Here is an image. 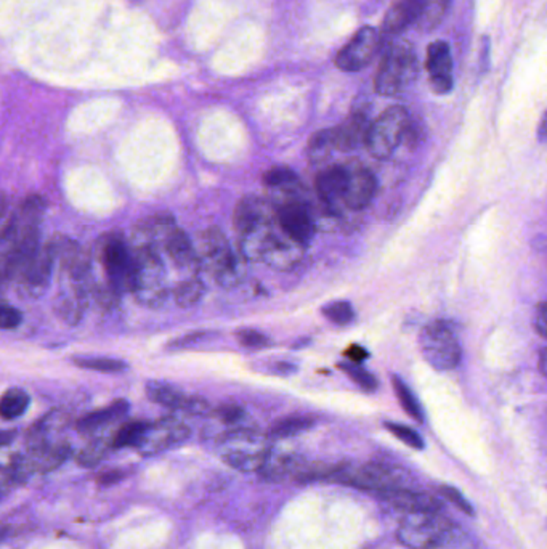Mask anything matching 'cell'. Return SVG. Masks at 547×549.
<instances>
[{
  "label": "cell",
  "instance_id": "obj_1",
  "mask_svg": "<svg viewBox=\"0 0 547 549\" xmlns=\"http://www.w3.org/2000/svg\"><path fill=\"white\" fill-rule=\"evenodd\" d=\"M222 459L233 469L241 472L261 471L271 451L269 435L247 427H235L220 439Z\"/></svg>",
  "mask_w": 547,
  "mask_h": 549
},
{
  "label": "cell",
  "instance_id": "obj_2",
  "mask_svg": "<svg viewBox=\"0 0 547 549\" xmlns=\"http://www.w3.org/2000/svg\"><path fill=\"white\" fill-rule=\"evenodd\" d=\"M453 534V524L440 510L406 512L398 527V540L411 549L443 546Z\"/></svg>",
  "mask_w": 547,
  "mask_h": 549
},
{
  "label": "cell",
  "instance_id": "obj_3",
  "mask_svg": "<svg viewBox=\"0 0 547 549\" xmlns=\"http://www.w3.org/2000/svg\"><path fill=\"white\" fill-rule=\"evenodd\" d=\"M200 263L208 265L217 283L225 287H236L244 279V262L233 254L228 241L218 228H209L201 235Z\"/></svg>",
  "mask_w": 547,
  "mask_h": 549
},
{
  "label": "cell",
  "instance_id": "obj_4",
  "mask_svg": "<svg viewBox=\"0 0 547 549\" xmlns=\"http://www.w3.org/2000/svg\"><path fill=\"white\" fill-rule=\"evenodd\" d=\"M411 119L403 107H390L380 116L371 123L364 145L371 155L378 159H389L400 147L401 142L408 137Z\"/></svg>",
  "mask_w": 547,
  "mask_h": 549
},
{
  "label": "cell",
  "instance_id": "obj_5",
  "mask_svg": "<svg viewBox=\"0 0 547 549\" xmlns=\"http://www.w3.org/2000/svg\"><path fill=\"white\" fill-rule=\"evenodd\" d=\"M425 362L437 372H451L461 364V346L455 331L443 322H432L419 336Z\"/></svg>",
  "mask_w": 547,
  "mask_h": 549
},
{
  "label": "cell",
  "instance_id": "obj_6",
  "mask_svg": "<svg viewBox=\"0 0 547 549\" xmlns=\"http://www.w3.org/2000/svg\"><path fill=\"white\" fill-rule=\"evenodd\" d=\"M416 56L406 46H395L387 52L374 79V90L384 97L403 92L416 78Z\"/></svg>",
  "mask_w": 547,
  "mask_h": 549
},
{
  "label": "cell",
  "instance_id": "obj_7",
  "mask_svg": "<svg viewBox=\"0 0 547 549\" xmlns=\"http://www.w3.org/2000/svg\"><path fill=\"white\" fill-rule=\"evenodd\" d=\"M100 259L107 273L108 287L117 296L133 289V281H135L133 255L131 248L119 235H108L103 238Z\"/></svg>",
  "mask_w": 547,
  "mask_h": 549
},
{
  "label": "cell",
  "instance_id": "obj_8",
  "mask_svg": "<svg viewBox=\"0 0 547 549\" xmlns=\"http://www.w3.org/2000/svg\"><path fill=\"white\" fill-rule=\"evenodd\" d=\"M331 480L347 484L352 487L376 490V492H389L393 488H398L400 477L382 465H366L360 468L350 466H336L331 474Z\"/></svg>",
  "mask_w": 547,
  "mask_h": 549
},
{
  "label": "cell",
  "instance_id": "obj_9",
  "mask_svg": "<svg viewBox=\"0 0 547 549\" xmlns=\"http://www.w3.org/2000/svg\"><path fill=\"white\" fill-rule=\"evenodd\" d=\"M380 47V36L374 28L364 26L348 40L347 46L342 47L336 56V66L346 73L362 71L370 64L378 55Z\"/></svg>",
  "mask_w": 547,
  "mask_h": 549
},
{
  "label": "cell",
  "instance_id": "obj_10",
  "mask_svg": "<svg viewBox=\"0 0 547 549\" xmlns=\"http://www.w3.org/2000/svg\"><path fill=\"white\" fill-rule=\"evenodd\" d=\"M55 262H56V254L54 244L52 241H47L44 246H39L36 254L32 255L31 261L24 267L21 275L18 277L24 295L30 297H40L46 293L47 287H50Z\"/></svg>",
  "mask_w": 547,
  "mask_h": 549
},
{
  "label": "cell",
  "instance_id": "obj_11",
  "mask_svg": "<svg viewBox=\"0 0 547 549\" xmlns=\"http://www.w3.org/2000/svg\"><path fill=\"white\" fill-rule=\"evenodd\" d=\"M190 437V429L178 419L164 418L158 423H148L145 433L135 449L141 455H156L164 450L184 443Z\"/></svg>",
  "mask_w": 547,
  "mask_h": 549
},
{
  "label": "cell",
  "instance_id": "obj_12",
  "mask_svg": "<svg viewBox=\"0 0 547 549\" xmlns=\"http://www.w3.org/2000/svg\"><path fill=\"white\" fill-rule=\"evenodd\" d=\"M277 222L279 230L299 244L309 243L315 232L310 210L299 202H285L277 210Z\"/></svg>",
  "mask_w": 547,
  "mask_h": 549
},
{
  "label": "cell",
  "instance_id": "obj_13",
  "mask_svg": "<svg viewBox=\"0 0 547 549\" xmlns=\"http://www.w3.org/2000/svg\"><path fill=\"white\" fill-rule=\"evenodd\" d=\"M71 449L68 443H56V445H40L36 449H31L30 455L18 458L13 463V472L16 476H24L28 472H46L54 471L58 466L66 461L70 457Z\"/></svg>",
  "mask_w": 547,
  "mask_h": 549
},
{
  "label": "cell",
  "instance_id": "obj_14",
  "mask_svg": "<svg viewBox=\"0 0 547 549\" xmlns=\"http://www.w3.org/2000/svg\"><path fill=\"white\" fill-rule=\"evenodd\" d=\"M425 68L431 78L433 92L445 95L451 92L455 79H453V58L449 52V46L443 40H437L429 46Z\"/></svg>",
  "mask_w": 547,
  "mask_h": 549
},
{
  "label": "cell",
  "instance_id": "obj_15",
  "mask_svg": "<svg viewBox=\"0 0 547 549\" xmlns=\"http://www.w3.org/2000/svg\"><path fill=\"white\" fill-rule=\"evenodd\" d=\"M147 394L153 402L167 407L170 410H182L192 415H208L210 411L208 400L192 397L166 382H148Z\"/></svg>",
  "mask_w": 547,
  "mask_h": 549
},
{
  "label": "cell",
  "instance_id": "obj_16",
  "mask_svg": "<svg viewBox=\"0 0 547 549\" xmlns=\"http://www.w3.org/2000/svg\"><path fill=\"white\" fill-rule=\"evenodd\" d=\"M302 254H303V244L295 243L289 236H286L281 230L275 228L270 243L263 253L262 262L270 265L275 270H289L301 261Z\"/></svg>",
  "mask_w": 547,
  "mask_h": 549
},
{
  "label": "cell",
  "instance_id": "obj_17",
  "mask_svg": "<svg viewBox=\"0 0 547 549\" xmlns=\"http://www.w3.org/2000/svg\"><path fill=\"white\" fill-rule=\"evenodd\" d=\"M378 188V180L370 170L363 167L348 169L347 186L342 202L354 210H362L372 202Z\"/></svg>",
  "mask_w": 547,
  "mask_h": 549
},
{
  "label": "cell",
  "instance_id": "obj_18",
  "mask_svg": "<svg viewBox=\"0 0 547 549\" xmlns=\"http://www.w3.org/2000/svg\"><path fill=\"white\" fill-rule=\"evenodd\" d=\"M425 4L427 0H397L387 12L382 23V32L386 36H397L405 31L421 18Z\"/></svg>",
  "mask_w": 547,
  "mask_h": 549
},
{
  "label": "cell",
  "instance_id": "obj_19",
  "mask_svg": "<svg viewBox=\"0 0 547 549\" xmlns=\"http://www.w3.org/2000/svg\"><path fill=\"white\" fill-rule=\"evenodd\" d=\"M370 124L368 117L363 113H354L342 124L331 129L334 148L340 151H350L360 145H364Z\"/></svg>",
  "mask_w": 547,
  "mask_h": 549
},
{
  "label": "cell",
  "instance_id": "obj_20",
  "mask_svg": "<svg viewBox=\"0 0 547 549\" xmlns=\"http://www.w3.org/2000/svg\"><path fill=\"white\" fill-rule=\"evenodd\" d=\"M273 210L269 202L259 200L257 196H244L235 210V227L239 233L246 232L254 225L271 222Z\"/></svg>",
  "mask_w": 547,
  "mask_h": 549
},
{
  "label": "cell",
  "instance_id": "obj_21",
  "mask_svg": "<svg viewBox=\"0 0 547 549\" xmlns=\"http://www.w3.org/2000/svg\"><path fill=\"white\" fill-rule=\"evenodd\" d=\"M164 246L170 259L177 265L178 269L192 270L200 265V259L194 251L193 244L185 232H182L175 225L170 228V232L164 238Z\"/></svg>",
  "mask_w": 547,
  "mask_h": 549
},
{
  "label": "cell",
  "instance_id": "obj_22",
  "mask_svg": "<svg viewBox=\"0 0 547 549\" xmlns=\"http://www.w3.org/2000/svg\"><path fill=\"white\" fill-rule=\"evenodd\" d=\"M347 180L348 167L339 166V164L331 166L316 177V192L320 194V198L328 204L342 202Z\"/></svg>",
  "mask_w": 547,
  "mask_h": 549
},
{
  "label": "cell",
  "instance_id": "obj_23",
  "mask_svg": "<svg viewBox=\"0 0 547 549\" xmlns=\"http://www.w3.org/2000/svg\"><path fill=\"white\" fill-rule=\"evenodd\" d=\"M384 500L393 504L395 508L405 510V512H416V510H440L441 503L435 500L433 496L419 493V492H409L405 488H393L389 492H384Z\"/></svg>",
  "mask_w": 547,
  "mask_h": 549
},
{
  "label": "cell",
  "instance_id": "obj_24",
  "mask_svg": "<svg viewBox=\"0 0 547 549\" xmlns=\"http://www.w3.org/2000/svg\"><path fill=\"white\" fill-rule=\"evenodd\" d=\"M301 461L293 453H277L271 447L270 455L265 459L261 474L267 480H285L291 476L301 474Z\"/></svg>",
  "mask_w": 547,
  "mask_h": 549
},
{
  "label": "cell",
  "instance_id": "obj_25",
  "mask_svg": "<svg viewBox=\"0 0 547 549\" xmlns=\"http://www.w3.org/2000/svg\"><path fill=\"white\" fill-rule=\"evenodd\" d=\"M127 410H129V403L125 400H116L107 408H101V410L85 415L84 418L79 421L78 429L81 433H95L103 425H108L115 419L124 416Z\"/></svg>",
  "mask_w": 547,
  "mask_h": 549
},
{
  "label": "cell",
  "instance_id": "obj_26",
  "mask_svg": "<svg viewBox=\"0 0 547 549\" xmlns=\"http://www.w3.org/2000/svg\"><path fill=\"white\" fill-rule=\"evenodd\" d=\"M30 407V395L23 389H8L5 394L0 397V418L16 419L24 415Z\"/></svg>",
  "mask_w": 547,
  "mask_h": 549
},
{
  "label": "cell",
  "instance_id": "obj_27",
  "mask_svg": "<svg viewBox=\"0 0 547 549\" xmlns=\"http://www.w3.org/2000/svg\"><path fill=\"white\" fill-rule=\"evenodd\" d=\"M392 384L395 392H397V397L400 400L401 407H403V410L406 411L411 418L423 423L424 421V413H423V408H421V403L417 402L416 395L413 394V390L406 386V382H403L398 376H393Z\"/></svg>",
  "mask_w": 547,
  "mask_h": 549
},
{
  "label": "cell",
  "instance_id": "obj_28",
  "mask_svg": "<svg viewBox=\"0 0 547 549\" xmlns=\"http://www.w3.org/2000/svg\"><path fill=\"white\" fill-rule=\"evenodd\" d=\"M147 425L148 423H145V421H131V423L124 425L111 441L113 449H125V447L135 449L139 445V442L141 441Z\"/></svg>",
  "mask_w": 547,
  "mask_h": 549
},
{
  "label": "cell",
  "instance_id": "obj_29",
  "mask_svg": "<svg viewBox=\"0 0 547 549\" xmlns=\"http://www.w3.org/2000/svg\"><path fill=\"white\" fill-rule=\"evenodd\" d=\"M206 293V287L202 285V281L198 279H188L182 283H178L174 296L175 302L180 307H193L194 304L202 299V296Z\"/></svg>",
  "mask_w": 547,
  "mask_h": 549
},
{
  "label": "cell",
  "instance_id": "obj_30",
  "mask_svg": "<svg viewBox=\"0 0 547 549\" xmlns=\"http://www.w3.org/2000/svg\"><path fill=\"white\" fill-rule=\"evenodd\" d=\"M74 364L79 368L100 373H121L127 370V364H124L123 360L108 356H78L74 358Z\"/></svg>",
  "mask_w": 547,
  "mask_h": 549
},
{
  "label": "cell",
  "instance_id": "obj_31",
  "mask_svg": "<svg viewBox=\"0 0 547 549\" xmlns=\"http://www.w3.org/2000/svg\"><path fill=\"white\" fill-rule=\"evenodd\" d=\"M109 449H113L111 441L107 439H97L90 442L78 455V465L82 468H93L100 465L101 459L108 455Z\"/></svg>",
  "mask_w": 547,
  "mask_h": 549
},
{
  "label": "cell",
  "instance_id": "obj_32",
  "mask_svg": "<svg viewBox=\"0 0 547 549\" xmlns=\"http://www.w3.org/2000/svg\"><path fill=\"white\" fill-rule=\"evenodd\" d=\"M334 142H332L331 129L316 132L315 135L309 142V156L313 163L323 161L324 158L331 155L334 151Z\"/></svg>",
  "mask_w": 547,
  "mask_h": 549
},
{
  "label": "cell",
  "instance_id": "obj_33",
  "mask_svg": "<svg viewBox=\"0 0 547 549\" xmlns=\"http://www.w3.org/2000/svg\"><path fill=\"white\" fill-rule=\"evenodd\" d=\"M263 184L270 188H278V190H293L295 186H299V178L295 176V172L287 167H273L263 176Z\"/></svg>",
  "mask_w": 547,
  "mask_h": 549
},
{
  "label": "cell",
  "instance_id": "obj_34",
  "mask_svg": "<svg viewBox=\"0 0 547 549\" xmlns=\"http://www.w3.org/2000/svg\"><path fill=\"white\" fill-rule=\"evenodd\" d=\"M312 425L313 421L309 418H286L278 421L277 425L271 427L270 433L273 439H287L307 431Z\"/></svg>",
  "mask_w": 547,
  "mask_h": 549
},
{
  "label": "cell",
  "instance_id": "obj_35",
  "mask_svg": "<svg viewBox=\"0 0 547 549\" xmlns=\"http://www.w3.org/2000/svg\"><path fill=\"white\" fill-rule=\"evenodd\" d=\"M340 370L347 373L348 378L356 382L364 390H376L378 389V380L371 374L368 370H364L360 364H340Z\"/></svg>",
  "mask_w": 547,
  "mask_h": 549
},
{
  "label": "cell",
  "instance_id": "obj_36",
  "mask_svg": "<svg viewBox=\"0 0 547 549\" xmlns=\"http://www.w3.org/2000/svg\"><path fill=\"white\" fill-rule=\"evenodd\" d=\"M323 315L336 325H348L354 320L355 312L350 302L338 301L326 305Z\"/></svg>",
  "mask_w": 547,
  "mask_h": 549
},
{
  "label": "cell",
  "instance_id": "obj_37",
  "mask_svg": "<svg viewBox=\"0 0 547 549\" xmlns=\"http://www.w3.org/2000/svg\"><path fill=\"white\" fill-rule=\"evenodd\" d=\"M386 425L387 429H389L397 439H400L403 443H406L411 449H424V441H423V437H421L415 429H411L408 425H397V423H387Z\"/></svg>",
  "mask_w": 547,
  "mask_h": 549
},
{
  "label": "cell",
  "instance_id": "obj_38",
  "mask_svg": "<svg viewBox=\"0 0 547 549\" xmlns=\"http://www.w3.org/2000/svg\"><path fill=\"white\" fill-rule=\"evenodd\" d=\"M23 322L21 312L0 302V330H15Z\"/></svg>",
  "mask_w": 547,
  "mask_h": 549
},
{
  "label": "cell",
  "instance_id": "obj_39",
  "mask_svg": "<svg viewBox=\"0 0 547 549\" xmlns=\"http://www.w3.org/2000/svg\"><path fill=\"white\" fill-rule=\"evenodd\" d=\"M238 340L247 348H261L269 344V338L255 330H241L238 333Z\"/></svg>",
  "mask_w": 547,
  "mask_h": 549
},
{
  "label": "cell",
  "instance_id": "obj_40",
  "mask_svg": "<svg viewBox=\"0 0 547 549\" xmlns=\"http://www.w3.org/2000/svg\"><path fill=\"white\" fill-rule=\"evenodd\" d=\"M440 492H441V495L445 496L447 500H449L451 503H455L459 510H464L466 514H474V508H472V504H469V502L464 498L456 488L453 487H441L440 488Z\"/></svg>",
  "mask_w": 547,
  "mask_h": 549
},
{
  "label": "cell",
  "instance_id": "obj_41",
  "mask_svg": "<svg viewBox=\"0 0 547 549\" xmlns=\"http://www.w3.org/2000/svg\"><path fill=\"white\" fill-rule=\"evenodd\" d=\"M217 418L220 419L225 425H238L239 421L244 416L243 410L239 407H233V405H225L220 407L216 411Z\"/></svg>",
  "mask_w": 547,
  "mask_h": 549
},
{
  "label": "cell",
  "instance_id": "obj_42",
  "mask_svg": "<svg viewBox=\"0 0 547 549\" xmlns=\"http://www.w3.org/2000/svg\"><path fill=\"white\" fill-rule=\"evenodd\" d=\"M546 304L540 302L534 313V331L540 334L541 338H546Z\"/></svg>",
  "mask_w": 547,
  "mask_h": 549
},
{
  "label": "cell",
  "instance_id": "obj_43",
  "mask_svg": "<svg viewBox=\"0 0 547 549\" xmlns=\"http://www.w3.org/2000/svg\"><path fill=\"white\" fill-rule=\"evenodd\" d=\"M346 356H347L352 364L362 365L363 362L368 358V352H366V348H363L362 346H350V347L346 350Z\"/></svg>",
  "mask_w": 547,
  "mask_h": 549
},
{
  "label": "cell",
  "instance_id": "obj_44",
  "mask_svg": "<svg viewBox=\"0 0 547 549\" xmlns=\"http://www.w3.org/2000/svg\"><path fill=\"white\" fill-rule=\"evenodd\" d=\"M123 477L124 472L121 471L105 472V474H101L100 477L97 479V484H100V485H103V487H108V485L117 484V482L123 479Z\"/></svg>",
  "mask_w": 547,
  "mask_h": 549
},
{
  "label": "cell",
  "instance_id": "obj_45",
  "mask_svg": "<svg viewBox=\"0 0 547 549\" xmlns=\"http://www.w3.org/2000/svg\"><path fill=\"white\" fill-rule=\"evenodd\" d=\"M204 336H206V333L188 334V336H184V338H178L177 340H174V342L170 344V347H186V346H190V344L202 339Z\"/></svg>",
  "mask_w": 547,
  "mask_h": 549
},
{
  "label": "cell",
  "instance_id": "obj_46",
  "mask_svg": "<svg viewBox=\"0 0 547 549\" xmlns=\"http://www.w3.org/2000/svg\"><path fill=\"white\" fill-rule=\"evenodd\" d=\"M546 348H541L540 360H538V365H540V372L543 376H546Z\"/></svg>",
  "mask_w": 547,
  "mask_h": 549
},
{
  "label": "cell",
  "instance_id": "obj_47",
  "mask_svg": "<svg viewBox=\"0 0 547 549\" xmlns=\"http://www.w3.org/2000/svg\"><path fill=\"white\" fill-rule=\"evenodd\" d=\"M7 196H5L4 193H0V220L4 219V216H5V212H7Z\"/></svg>",
  "mask_w": 547,
  "mask_h": 549
},
{
  "label": "cell",
  "instance_id": "obj_48",
  "mask_svg": "<svg viewBox=\"0 0 547 549\" xmlns=\"http://www.w3.org/2000/svg\"><path fill=\"white\" fill-rule=\"evenodd\" d=\"M544 124H546V121L543 119V121H541V125H540V139L541 140H544Z\"/></svg>",
  "mask_w": 547,
  "mask_h": 549
}]
</instances>
